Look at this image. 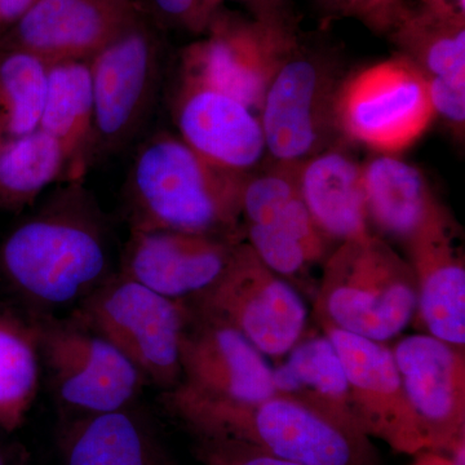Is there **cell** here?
Segmentation results:
<instances>
[{"label": "cell", "instance_id": "obj_1", "mask_svg": "<svg viewBox=\"0 0 465 465\" xmlns=\"http://www.w3.org/2000/svg\"><path fill=\"white\" fill-rule=\"evenodd\" d=\"M69 185L0 249V271L34 313L75 307L115 273L104 217L81 183Z\"/></svg>", "mask_w": 465, "mask_h": 465}, {"label": "cell", "instance_id": "obj_2", "mask_svg": "<svg viewBox=\"0 0 465 465\" xmlns=\"http://www.w3.org/2000/svg\"><path fill=\"white\" fill-rule=\"evenodd\" d=\"M162 405L195 437L250 443L300 465H379L371 439L281 394L255 402L208 399L182 384Z\"/></svg>", "mask_w": 465, "mask_h": 465}, {"label": "cell", "instance_id": "obj_3", "mask_svg": "<svg viewBox=\"0 0 465 465\" xmlns=\"http://www.w3.org/2000/svg\"><path fill=\"white\" fill-rule=\"evenodd\" d=\"M247 174L210 163L179 136L154 134L137 150L128 174L131 231L244 240L242 192Z\"/></svg>", "mask_w": 465, "mask_h": 465}, {"label": "cell", "instance_id": "obj_4", "mask_svg": "<svg viewBox=\"0 0 465 465\" xmlns=\"http://www.w3.org/2000/svg\"><path fill=\"white\" fill-rule=\"evenodd\" d=\"M416 309L411 265L381 238L370 232L327 256L314 299L320 326L387 344L411 323Z\"/></svg>", "mask_w": 465, "mask_h": 465}, {"label": "cell", "instance_id": "obj_5", "mask_svg": "<svg viewBox=\"0 0 465 465\" xmlns=\"http://www.w3.org/2000/svg\"><path fill=\"white\" fill-rule=\"evenodd\" d=\"M191 307L115 272L73 309L72 316L106 339L162 391L182 381L180 342Z\"/></svg>", "mask_w": 465, "mask_h": 465}, {"label": "cell", "instance_id": "obj_6", "mask_svg": "<svg viewBox=\"0 0 465 465\" xmlns=\"http://www.w3.org/2000/svg\"><path fill=\"white\" fill-rule=\"evenodd\" d=\"M434 119L427 78L401 54L349 75L339 84L333 101L339 136L376 154L406 152Z\"/></svg>", "mask_w": 465, "mask_h": 465}, {"label": "cell", "instance_id": "obj_7", "mask_svg": "<svg viewBox=\"0 0 465 465\" xmlns=\"http://www.w3.org/2000/svg\"><path fill=\"white\" fill-rule=\"evenodd\" d=\"M35 314L43 372L61 406L87 415L134 405L148 382L112 342L72 314Z\"/></svg>", "mask_w": 465, "mask_h": 465}, {"label": "cell", "instance_id": "obj_8", "mask_svg": "<svg viewBox=\"0 0 465 465\" xmlns=\"http://www.w3.org/2000/svg\"><path fill=\"white\" fill-rule=\"evenodd\" d=\"M188 302L237 330L275 362L307 330L308 309L299 291L269 269L246 241L238 244L219 281Z\"/></svg>", "mask_w": 465, "mask_h": 465}, {"label": "cell", "instance_id": "obj_9", "mask_svg": "<svg viewBox=\"0 0 465 465\" xmlns=\"http://www.w3.org/2000/svg\"><path fill=\"white\" fill-rule=\"evenodd\" d=\"M339 84L326 57L293 45L259 110L266 153L275 163H300L332 146Z\"/></svg>", "mask_w": 465, "mask_h": 465}, {"label": "cell", "instance_id": "obj_10", "mask_svg": "<svg viewBox=\"0 0 465 465\" xmlns=\"http://www.w3.org/2000/svg\"><path fill=\"white\" fill-rule=\"evenodd\" d=\"M91 75L94 159L125 148L148 121L161 81L157 47L130 24L91 58Z\"/></svg>", "mask_w": 465, "mask_h": 465}, {"label": "cell", "instance_id": "obj_11", "mask_svg": "<svg viewBox=\"0 0 465 465\" xmlns=\"http://www.w3.org/2000/svg\"><path fill=\"white\" fill-rule=\"evenodd\" d=\"M321 329L341 357L358 427L402 454L430 450L420 421L407 399L391 347L329 324Z\"/></svg>", "mask_w": 465, "mask_h": 465}, {"label": "cell", "instance_id": "obj_12", "mask_svg": "<svg viewBox=\"0 0 465 465\" xmlns=\"http://www.w3.org/2000/svg\"><path fill=\"white\" fill-rule=\"evenodd\" d=\"M189 304V302H188ZM179 384L208 399L255 402L274 396L273 367L237 330L189 304Z\"/></svg>", "mask_w": 465, "mask_h": 465}, {"label": "cell", "instance_id": "obj_13", "mask_svg": "<svg viewBox=\"0 0 465 465\" xmlns=\"http://www.w3.org/2000/svg\"><path fill=\"white\" fill-rule=\"evenodd\" d=\"M296 45L274 20L217 29L183 56L182 74L231 94L258 113L269 84Z\"/></svg>", "mask_w": 465, "mask_h": 465}, {"label": "cell", "instance_id": "obj_14", "mask_svg": "<svg viewBox=\"0 0 465 465\" xmlns=\"http://www.w3.org/2000/svg\"><path fill=\"white\" fill-rule=\"evenodd\" d=\"M391 351L428 451L445 454L465 437V348L427 332L403 336Z\"/></svg>", "mask_w": 465, "mask_h": 465}, {"label": "cell", "instance_id": "obj_15", "mask_svg": "<svg viewBox=\"0 0 465 465\" xmlns=\"http://www.w3.org/2000/svg\"><path fill=\"white\" fill-rule=\"evenodd\" d=\"M244 240L176 231H131L119 273L168 299L188 302L224 274Z\"/></svg>", "mask_w": 465, "mask_h": 465}, {"label": "cell", "instance_id": "obj_16", "mask_svg": "<svg viewBox=\"0 0 465 465\" xmlns=\"http://www.w3.org/2000/svg\"><path fill=\"white\" fill-rule=\"evenodd\" d=\"M173 115L180 139L223 170L253 173L268 155L258 113L192 76L182 74Z\"/></svg>", "mask_w": 465, "mask_h": 465}, {"label": "cell", "instance_id": "obj_17", "mask_svg": "<svg viewBox=\"0 0 465 465\" xmlns=\"http://www.w3.org/2000/svg\"><path fill=\"white\" fill-rule=\"evenodd\" d=\"M415 274L418 309L428 333L465 348V265L445 208L405 242Z\"/></svg>", "mask_w": 465, "mask_h": 465}, {"label": "cell", "instance_id": "obj_18", "mask_svg": "<svg viewBox=\"0 0 465 465\" xmlns=\"http://www.w3.org/2000/svg\"><path fill=\"white\" fill-rule=\"evenodd\" d=\"M130 25L121 0H36L18 18V50L45 63L91 60Z\"/></svg>", "mask_w": 465, "mask_h": 465}, {"label": "cell", "instance_id": "obj_19", "mask_svg": "<svg viewBox=\"0 0 465 465\" xmlns=\"http://www.w3.org/2000/svg\"><path fill=\"white\" fill-rule=\"evenodd\" d=\"M300 194L321 232L331 243L370 234L362 164L336 146L298 163Z\"/></svg>", "mask_w": 465, "mask_h": 465}, {"label": "cell", "instance_id": "obj_20", "mask_svg": "<svg viewBox=\"0 0 465 465\" xmlns=\"http://www.w3.org/2000/svg\"><path fill=\"white\" fill-rule=\"evenodd\" d=\"M63 465H167L152 428L133 406L75 415L60 437Z\"/></svg>", "mask_w": 465, "mask_h": 465}, {"label": "cell", "instance_id": "obj_21", "mask_svg": "<svg viewBox=\"0 0 465 465\" xmlns=\"http://www.w3.org/2000/svg\"><path fill=\"white\" fill-rule=\"evenodd\" d=\"M273 385L275 393L298 401L344 427L361 430L351 409L344 366L323 332L302 336L275 362Z\"/></svg>", "mask_w": 465, "mask_h": 465}, {"label": "cell", "instance_id": "obj_22", "mask_svg": "<svg viewBox=\"0 0 465 465\" xmlns=\"http://www.w3.org/2000/svg\"><path fill=\"white\" fill-rule=\"evenodd\" d=\"M362 179L369 223L402 243L443 208L424 173L399 155L376 154Z\"/></svg>", "mask_w": 465, "mask_h": 465}, {"label": "cell", "instance_id": "obj_23", "mask_svg": "<svg viewBox=\"0 0 465 465\" xmlns=\"http://www.w3.org/2000/svg\"><path fill=\"white\" fill-rule=\"evenodd\" d=\"M39 128L60 143L69 163V182L78 183L92 161L91 60L48 64L47 91Z\"/></svg>", "mask_w": 465, "mask_h": 465}, {"label": "cell", "instance_id": "obj_24", "mask_svg": "<svg viewBox=\"0 0 465 465\" xmlns=\"http://www.w3.org/2000/svg\"><path fill=\"white\" fill-rule=\"evenodd\" d=\"M243 225H264L298 241L313 264L331 253L333 243L314 223L300 194L298 163H275L247 174L242 192Z\"/></svg>", "mask_w": 465, "mask_h": 465}, {"label": "cell", "instance_id": "obj_25", "mask_svg": "<svg viewBox=\"0 0 465 465\" xmlns=\"http://www.w3.org/2000/svg\"><path fill=\"white\" fill-rule=\"evenodd\" d=\"M465 9L449 3L424 2L419 11L403 9L391 27L403 56L425 78L465 87Z\"/></svg>", "mask_w": 465, "mask_h": 465}, {"label": "cell", "instance_id": "obj_26", "mask_svg": "<svg viewBox=\"0 0 465 465\" xmlns=\"http://www.w3.org/2000/svg\"><path fill=\"white\" fill-rule=\"evenodd\" d=\"M34 312L0 308V428L15 430L29 414L42 378Z\"/></svg>", "mask_w": 465, "mask_h": 465}, {"label": "cell", "instance_id": "obj_27", "mask_svg": "<svg viewBox=\"0 0 465 465\" xmlns=\"http://www.w3.org/2000/svg\"><path fill=\"white\" fill-rule=\"evenodd\" d=\"M63 174H69L65 153L41 128L0 142V207L23 210Z\"/></svg>", "mask_w": 465, "mask_h": 465}, {"label": "cell", "instance_id": "obj_28", "mask_svg": "<svg viewBox=\"0 0 465 465\" xmlns=\"http://www.w3.org/2000/svg\"><path fill=\"white\" fill-rule=\"evenodd\" d=\"M48 63L30 52L0 57V142L25 136L41 127Z\"/></svg>", "mask_w": 465, "mask_h": 465}, {"label": "cell", "instance_id": "obj_29", "mask_svg": "<svg viewBox=\"0 0 465 465\" xmlns=\"http://www.w3.org/2000/svg\"><path fill=\"white\" fill-rule=\"evenodd\" d=\"M244 241L269 269L292 283L304 277L313 262L298 241L264 225H243ZM293 284V283H292Z\"/></svg>", "mask_w": 465, "mask_h": 465}, {"label": "cell", "instance_id": "obj_30", "mask_svg": "<svg viewBox=\"0 0 465 465\" xmlns=\"http://www.w3.org/2000/svg\"><path fill=\"white\" fill-rule=\"evenodd\" d=\"M195 450L203 465H300L274 457L250 443L223 437H197Z\"/></svg>", "mask_w": 465, "mask_h": 465}, {"label": "cell", "instance_id": "obj_31", "mask_svg": "<svg viewBox=\"0 0 465 465\" xmlns=\"http://www.w3.org/2000/svg\"><path fill=\"white\" fill-rule=\"evenodd\" d=\"M327 8L362 20L376 30H387L405 9V0H321Z\"/></svg>", "mask_w": 465, "mask_h": 465}, {"label": "cell", "instance_id": "obj_32", "mask_svg": "<svg viewBox=\"0 0 465 465\" xmlns=\"http://www.w3.org/2000/svg\"><path fill=\"white\" fill-rule=\"evenodd\" d=\"M428 92L434 114L440 116L450 130L463 136L465 125V87L439 78H427Z\"/></svg>", "mask_w": 465, "mask_h": 465}, {"label": "cell", "instance_id": "obj_33", "mask_svg": "<svg viewBox=\"0 0 465 465\" xmlns=\"http://www.w3.org/2000/svg\"><path fill=\"white\" fill-rule=\"evenodd\" d=\"M201 0H155L157 7L173 20H192Z\"/></svg>", "mask_w": 465, "mask_h": 465}, {"label": "cell", "instance_id": "obj_34", "mask_svg": "<svg viewBox=\"0 0 465 465\" xmlns=\"http://www.w3.org/2000/svg\"><path fill=\"white\" fill-rule=\"evenodd\" d=\"M35 2L36 0H0V17L5 20H16Z\"/></svg>", "mask_w": 465, "mask_h": 465}, {"label": "cell", "instance_id": "obj_35", "mask_svg": "<svg viewBox=\"0 0 465 465\" xmlns=\"http://www.w3.org/2000/svg\"><path fill=\"white\" fill-rule=\"evenodd\" d=\"M0 465H29L24 452L15 451L0 443Z\"/></svg>", "mask_w": 465, "mask_h": 465}, {"label": "cell", "instance_id": "obj_36", "mask_svg": "<svg viewBox=\"0 0 465 465\" xmlns=\"http://www.w3.org/2000/svg\"><path fill=\"white\" fill-rule=\"evenodd\" d=\"M412 465H451L446 455L434 451H421L416 454Z\"/></svg>", "mask_w": 465, "mask_h": 465}, {"label": "cell", "instance_id": "obj_37", "mask_svg": "<svg viewBox=\"0 0 465 465\" xmlns=\"http://www.w3.org/2000/svg\"><path fill=\"white\" fill-rule=\"evenodd\" d=\"M424 2H430V0H424ZM440 2L452 3V5H460V7H464V0H440Z\"/></svg>", "mask_w": 465, "mask_h": 465}]
</instances>
